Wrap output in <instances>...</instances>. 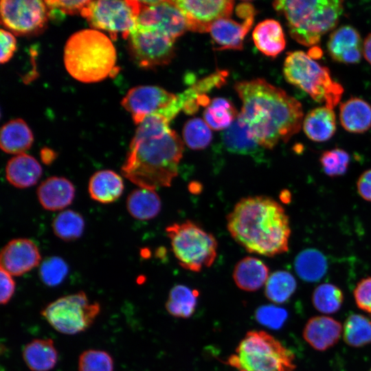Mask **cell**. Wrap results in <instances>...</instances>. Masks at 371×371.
Wrapping results in <instances>:
<instances>
[{"instance_id":"cell-1","label":"cell","mask_w":371,"mask_h":371,"mask_svg":"<svg viewBox=\"0 0 371 371\" xmlns=\"http://www.w3.org/2000/svg\"><path fill=\"white\" fill-rule=\"evenodd\" d=\"M169 123L154 114L146 117L135 131L121 172L140 188L169 187L178 175L184 146Z\"/></svg>"},{"instance_id":"cell-2","label":"cell","mask_w":371,"mask_h":371,"mask_svg":"<svg viewBox=\"0 0 371 371\" xmlns=\"http://www.w3.org/2000/svg\"><path fill=\"white\" fill-rule=\"evenodd\" d=\"M234 89L242 102L238 115L261 148L272 149L300 131L302 104L283 89L262 78L238 82Z\"/></svg>"},{"instance_id":"cell-3","label":"cell","mask_w":371,"mask_h":371,"mask_svg":"<svg viewBox=\"0 0 371 371\" xmlns=\"http://www.w3.org/2000/svg\"><path fill=\"white\" fill-rule=\"evenodd\" d=\"M232 238L249 253L272 257L289 249L291 228L283 207L265 196L240 199L227 216Z\"/></svg>"},{"instance_id":"cell-4","label":"cell","mask_w":371,"mask_h":371,"mask_svg":"<svg viewBox=\"0 0 371 371\" xmlns=\"http://www.w3.org/2000/svg\"><path fill=\"white\" fill-rule=\"evenodd\" d=\"M63 59L67 72L82 82H99L116 71V51L111 39L94 29L73 34L66 42Z\"/></svg>"},{"instance_id":"cell-5","label":"cell","mask_w":371,"mask_h":371,"mask_svg":"<svg viewBox=\"0 0 371 371\" xmlns=\"http://www.w3.org/2000/svg\"><path fill=\"white\" fill-rule=\"evenodd\" d=\"M273 7L286 21L290 36L304 46L318 44L323 35L333 30L344 12L339 0H279Z\"/></svg>"},{"instance_id":"cell-6","label":"cell","mask_w":371,"mask_h":371,"mask_svg":"<svg viewBox=\"0 0 371 371\" xmlns=\"http://www.w3.org/2000/svg\"><path fill=\"white\" fill-rule=\"evenodd\" d=\"M286 80L308 93L315 101L333 109L339 103L342 85L335 81L329 69L302 51L288 53L283 65Z\"/></svg>"},{"instance_id":"cell-7","label":"cell","mask_w":371,"mask_h":371,"mask_svg":"<svg viewBox=\"0 0 371 371\" xmlns=\"http://www.w3.org/2000/svg\"><path fill=\"white\" fill-rule=\"evenodd\" d=\"M227 363L247 371H293V353L265 331L247 332Z\"/></svg>"},{"instance_id":"cell-8","label":"cell","mask_w":371,"mask_h":371,"mask_svg":"<svg viewBox=\"0 0 371 371\" xmlns=\"http://www.w3.org/2000/svg\"><path fill=\"white\" fill-rule=\"evenodd\" d=\"M172 250L180 265L198 272L210 267L217 254V241L212 234L190 221L167 227Z\"/></svg>"},{"instance_id":"cell-9","label":"cell","mask_w":371,"mask_h":371,"mask_svg":"<svg viewBox=\"0 0 371 371\" xmlns=\"http://www.w3.org/2000/svg\"><path fill=\"white\" fill-rule=\"evenodd\" d=\"M100 306L90 302L83 291L58 298L41 312L58 332L75 335L89 328L99 314Z\"/></svg>"},{"instance_id":"cell-10","label":"cell","mask_w":371,"mask_h":371,"mask_svg":"<svg viewBox=\"0 0 371 371\" xmlns=\"http://www.w3.org/2000/svg\"><path fill=\"white\" fill-rule=\"evenodd\" d=\"M141 1H89L80 14L94 30L107 32L112 39L128 38L141 10Z\"/></svg>"},{"instance_id":"cell-11","label":"cell","mask_w":371,"mask_h":371,"mask_svg":"<svg viewBox=\"0 0 371 371\" xmlns=\"http://www.w3.org/2000/svg\"><path fill=\"white\" fill-rule=\"evenodd\" d=\"M128 38L133 58L143 68L168 65L175 56V41L154 29L135 25Z\"/></svg>"},{"instance_id":"cell-12","label":"cell","mask_w":371,"mask_h":371,"mask_svg":"<svg viewBox=\"0 0 371 371\" xmlns=\"http://www.w3.org/2000/svg\"><path fill=\"white\" fill-rule=\"evenodd\" d=\"M1 24L16 35H33L42 31L49 12L45 1H1Z\"/></svg>"},{"instance_id":"cell-13","label":"cell","mask_w":371,"mask_h":371,"mask_svg":"<svg viewBox=\"0 0 371 371\" xmlns=\"http://www.w3.org/2000/svg\"><path fill=\"white\" fill-rule=\"evenodd\" d=\"M136 25L157 30L175 41L189 30L186 16L172 1H141Z\"/></svg>"},{"instance_id":"cell-14","label":"cell","mask_w":371,"mask_h":371,"mask_svg":"<svg viewBox=\"0 0 371 371\" xmlns=\"http://www.w3.org/2000/svg\"><path fill=\"white\" fill-rule=\"evenodd\" d=\"M176 98L177 95L157 86H137L128 90L121 104L139 125L148 116L160 115Z\"/></svg>"},{"instance_id":"cell-15","label":"cell","mask_w":371,"mask_h":371,"mask_svg":"<svg viewBox=\"0 0 371 371\" xmlns=\"http://www.w3.org/2000/svg\"><path fill=\"white\" fill-rule=\"evenodd\" d=\"M186 18L189 30L209 32L211 25L218 19L230 17L234 1L229 0H174Z\"/></svg>"},{"instance_id":"cell-16","label":"cell","mask_w":371,"mask_h":371,"mask_svg":"<svg viewBox=\"0 0 371 371\" xmlns=\"http://www.w3.org/2000/svg\"><path fill=\"white\" fill-rule=\"evenodd\" d=\"M236 14L244 19L242 23L230 17L223 18L215 21L210 28L209 32L220 50L243 49L245 36L253 25L256 10L253 6H247Z\"/></svg>"},{"instance_id":"cell-17","label":"cell","mask_w":371,"mask_h":371,"mask_svg":"<svg viewBox=\"0 0 371 371\" xmlns=\"http://www.w3.org/2000/svg\"><path fill=\"white\" fill-rule=\"evenodd\" d=\"M227 72L218 71L205 77L183 93L177 95L173 103L161 114L170 122L181 110L187 113H194L200 105H207L210 100L205 94L214 87H218L225 82Z\"/></svg>"},{"instance_id":"cell-18","label":"cell","mask_w":371,"mask_h":371,"mask_svg":"<svg viewBox=\"0 0 371 371\" xmlns=\"http://www.w3.org/2000/svg\"><path fill=\"white\" fill-rule=\"evenodd\" d=\"M41 256L37 245L27 238H15L1 249V268L12 276H19L37 267Z\"/></svg>"},{"instance_id":"cell-19","label":"cell","mask_w":371,"mask_h":371,"mask_svg":"<svg viewBox=\"0 0 371 371\" xmlns=\"http://www.w3.org/2000/svg\"><path fill=\"white\" fill-rule=\"evenodd\" d=\"M331 58L340 63L355 64L363 55V42L359 32L352 26L342 25L332 32L327 42Z\"/></svg>"},{"instance_id":"cell-20","label":"cell","mask_w":371,"mask_h":371,"mask_svg":"<svg viewBox=\"0 0 371 371\" xmlns=\"http://www.w3.org/2000/svg\"><path fill=\"white\" fill-rule=\"evenodd\" d=\"M342 331L340 322L327 316L309 319L303 330V337L314 349L324 351L339 341Z\"/></svg>"},{"instance_id":"cell-21","label":"cell","mask_w":371,"mask_h":371,"mask_svg":"<svg viewBox=\"0 0 371 371\" xmlns=\"http://www.w3.org/2000/svg\"><path fill=\"white\" fill-rule=\"evenodd\" d=\"M73 183L63 177L47 178L37 188V196L42 207L49 211L60 210L69 205L75 196Z\"/></svg>"},{"instance_id":"cell-22","label":"cell","mask_w":371,"mask_h":371,"mask_svg":"<svg viewBox=\"0 0 371 371\" xmlns=\"http://www.w3.org/2000/svg\"><path fill=\"white\" fill-rule=\"evenodd\" d=\"M42 168L32 156L22 153L11 158L5 166L8 181L18 188L34 186L42 175Z\"/></svg>"},{"instance_id":"cell-23","label":"cell","mask_w":371,"mask_h":371,"mask_svg":"<svg viewBox=\"0 0 371 371\" xmlns=\"http://www.w3.org/2000/svg\"><path fill=\"white\" fill-rule=\"evenodd\" d=\"M302 128L306 137L313 142L330 139L337 129L333 109L324 106L311 110L303 119Z\"/></svg>"},{"instance_id":"cell-24","label":"cell","mask_w":371,"mask_h":371,"mask_svg":"<svg viewBox=\"0 0 371 371\" xmlns=\"http://www.w3.org/2000/svg\"><path fill=\"white\" fill-rule=\"evenodd\" d=\"M339 121L352 133H363L371 128V106L364 100L352 97L340 104Z\"/></svg>"},{"instance_id":"cell-25","label":"cell","mask_w":371,"mask_h":371,"mask_svg":"<svg viewBox=\"0 0 371 371\" xmlns=\"http://www.w3.org/2000/svg\"><path fill=\"white\" fill-rule=\"evenodd\" d=\"M252 38L257 49L269 57L276 58L286 47L282 27L274 19H266L259 23L253 31Z\"/></svg>"},{"instance_id":"cell-26","label":"cell","mask_w":371,"mask_h":371,"mask_svg":"<svg viewBox=\"0 0 371 371\" xmlns=\"http://www.w3.org/2000/svg\"><path fill=\"white\" fill-rule=\"evenodd\" d=\"M269 268L260 259L245 257L235 265L233 278L238 287L245 291H256L265 284Z\"/></svg>"},{"instance_id":"cell-27","label":"cell","mask_w":371,"mask_h":371,"mask_svg":"<svg viewBox=\"0 0 371 371\" xmlns=\"http://www.w3.org/2000/svg\"><path fill=\"white\" fill-rule=\"evenodd\" d=\"M88 190L93 200L101 203H113L122 194L123 179L113 170H99L91 177Z\"/></svg>"},{"instance_id":"cell-28","label":"cell","mask_w":371,"mask_h":371,"mask_svg":"<svg viewBox=\"0 0 371 371\" xmlns=\"http://www.w3.org/2000/svg\"><path fill=\"white\" fill-rule=\"evenodd\" d=\"M34 136L28 125L22 119L12 120L1 129L0 146L9 154L24 153L32 145Z\"/></svg>"},{"instance_id":"cell-29","label":"cell","mask_w":371,"mask_h":371,"mask_svg":"<svg viewBox=\"0 0 371 371\" xmlns=\"http://www.w3.org/2000/svg\"><path fill=\"white\" fill-rule=\"evenodd\" d=\"M23 359L32 371H49L58 361V352L50 339H36L23 349Z\"/></svg>"},{"instance_id":"cell-30","label":"cell","mask_w":371,"mask_h":371,"mask_svg":"<svg viewBox=\"0 0 371 371\" xmlns=\"http://www.w3.org/2000/svg\"><path fill=\"white\" fill-rule=\"evenodd\" d=\"M222 141L228 151L240 155L254 156L258 154L260 147L251 136L247 125L239 115L223 131Z\"/></svg>"},{"instance_id":"cell-31","label":"cell","mask_w":371,"mask_h":371,"mask_svg":"<svg viewBox=\"0 0 371 371\" xmlns=\"http://www.w3.org/2000/svg\"><path fill=\"white\" fill-rule=\"evenodd\" d=\"M161 202L154 191L145 188L133 190L126 199V208L129 214L140 221L150 220L158 215Z\"/></svg>"},{"instance_id":"cell-32","label":"cell","mask_w":371,"mask_h":371,"mask_svg":"<svg viewBox=\"0 0 371 371\" xmlns=\"http://www.w3.org/2000/svg\"><path fill=\"white\" fill-rule=\"evenodd\" d=\"M294 267L296 273L302 280L315 282L325 276L328 262L322 252L315 249L308 248L297 255Z\"/></svg>"},{"instance_id":"cell-33","label":"cell","mask_w":371,"mask_h":371,"mask_svg":"<svg viewBox=\"0 0 371 371\" xmlns=\"http://www.w3.org/2000/svg\"><path fill=\"white\" fill-rule=\"evenodd\" d=\"M198 296V291L177 284L170 291L166 303V311L174 317L188 318L196 309Z\"/></svg>"},{"instance_id":"cell-34","label":"cell","mask_w":371,"mask_h":371,"mask_svg":"<svg viewBox=\"0 0 371 371\" xmlns=\"http://www.w3.org/2000/svg\"><path fill=\"white\" fill-rule=\"evenodd\" d=\"M238 113L230 101L217 98L210 102L203 113L204 120L211 129L225 130L236 119Z\"/></svg>"},{"instance_id":"cell-35","label":"cell","mask_w":371,"mask_h":371,"mask_svg":"<svg viewBox=\"0 0 371 371\" xmlns=\"http://www.w3.org/2000/svg\"><path fill=\"white\" fill-rule=\"evenodd\" d=\"M297 282L294 276L289 271L278 270L268 278L265 288V295L272 302H286L294 293Z\"/></svg>"},{"instance_id":"cell-36","label":"cell","mask_w":371,"mask_h":371,"mask_svg":"<svg viewBox=\"0 0 371 371\" xmlns=\"http://www.w3.org/2000/svg\"><path fill=\"white\" fill-rule=\"evenodd\" d=\"M343 330L344 340L350 346L359 348L371 343V321L364 315H349Z\"/></svg>"},{"instance_id":"cell-37","label":"cell","mask_w":371,"mask_h":371,"mask_svg":"<svg viewBox=\"0 0 371 371\" xmlns=\"http://www.w3.org/2000/svg\"><path fill=\"white\" fill-rule=\"evenodd\" d=\"M52 225L57 237L65 241H71L81 236L85 228V221L78 212L67 210L54 218Z\"/></svg>"},{"instance_id":"cell-38","label":"cell","mask_w":371,"mask_h":371,"mask_svg":"<svg viewBox=\"0 0 371 371\" xmlns=\"http://www.w3.org/2000/svg\"><path fill=\"white\" fill-rule=\"evenodd\" d=\"M344 302L342 291L336 285L324 283L317 286L312 295L314 307L320 313H335L338 311Z\"/></svg>"},{"instance_id":"cell-39","label":"cell","mask_w":371,"mask_h":371,"mask_svg":"<svg viewBox=\"0 0 371 371\" xmlns=\"http://www.w3.org/2000/svg\"><path fill=\"white\" fill-rule=\"evenodd\" d=\"M183 137L190 148L201 150L210 144L212 133L205 120L196 117L188 120L184 125Z\"/></svg>"},{"instance_id":"cell-40","label":"cell","mask_w":371,"mask_h":371,"mask_svg":"<svg viewBox=\"0 0 371 371\" xmlns=\"http://www.w3.org/2000/svg\"><path fill=\"white\" fill-rule=\"evenodd\" d=\"M319 163L327 176L337 177L346 172L350 164V156L345 150L335 148L324 151L320 155Z\"/></svg>"},{"instance_id":"cell-41","label":"cell","mask_w":371,"mask_h":371,"mask_svg":"<svg viewBox=\"0 0 371 371\" xmlns=\"http://www.w3.org/2000/svg\"><path fill=\"white\" fill-rule=\"evenodd\" d=\"M69 268L66 262L58 256L45 258L39 267V277L49 286L60 284L66 278Z\"/></svg>"},{"instance_id":"cell-42","label":"cell","mask_w":371,"mask_h":371,"mask_svg":"<svg viewBox=\"0 0 371 371\" xmlns=\"http://www.w3.org/2000/svg\"><path fill=\"white\" fill-rule=\"evenodd\" d=\"M78 371H113V360L106 351L87 350L79 357Z\"/></svg>"},{"instance_id":"cell-43","label":"cell","mask_w":371,"mask_h":371,"mask_svg":"<svg viewBox=\"0 0 371 371\" xmlns=\"http://www.w3.org/2000/svg\"><path fill=\"white\" fill-rule=\"evenodd\" d=\"M287 317L288 313L284 308L274 305H263L255 312L257 322L271 329H280Z\"/></svg>"},{"instance_id":"cell-44","label":"cell","mask_w":371,"mask_h":371,"mask_svg":"<svg viewBox=\"0 0 371 371\" xmlns=\"http://www.w3.org/2000/svg\"><path fill=\"white\" fill-rule=\"evenodd\" d=\"M49 12V18H60V15L81 13L89 1L54 0L45 1Z\"/></svg>"},{"instance_id":"cell-45","label":"cell","mask_w":371,"mask_h":371,"mask_svg":"<svg viewBox=\"0 0 371 371\" xmlns=\"http://www.w3.org/2000/svg\"><path fill=\"white\" fill-rule=\"evenodd\" d=\"M353 295L357 306L371 313V277L361 280L355 288Z\"/></svg>"},{"instance_id":"cell-46","label":"cell","mask_w":371,"mask_h":371,"mask_svg":"<svg viewBox=\"0 0 371 371\" xmlns=\"http://www.w3.org/2000/svg\"><path fill=\"white\" fill-rule=\"evenodd\" d=\"M1 63H7L12 57L16 49V41L14 35L8 30H1Z\"/></svg>"},{"instance_id":"cell-47","label":"cell","mask_w":371,"mask_h":371,"mask_svg":"<svg viewBox=\"0 0 371 371\" xmlns=\"http://www.w3.org/2000/svg\"><path fill=\"white\" fill-rule=\"evenodd\" d=\"M0 302L1 304H6L14 293L15 282L12 276L2 268L0 270Z\"/></svg>"},{"instance_id":"cell-48","label":"cell","mask_w":371,"mask_h":371,"mask_svg":"<svg viewBox=\"0 0 371 371\" xmlns=\"http://www.w3.org/2000/svg\"><path fill=\"white\" fill-rule=\"evenodd\" d=\"M357 189L360 196L371 202V169L364 171L358 178Z\"/></svg>"},{"instance_id":"cell-49","label":"cell","mask_w":371,"mask_h":371,"mask_svg":"<svg viewBox=\"0 0 371 371\" xmlns=\"http://www.w3.org/2000/svg\"><path fill=\"white\" fill-rule=\"evenodd\" d=\"M363 55L371 65V33L366 36L363 42Z\"/></svg>"},{"instance_id":"cell-50","label":"cell","mask_w":371,"mask_h":371,"mask_svg":"<svg viewBox=\"0 0 371 371\" xmlns=\"http://www.w3.org/2000/svg\"><path fill=\"white\" fill-rule=\"evenodd\" d=\"M41 157L45 164H50L55 159V153L50 149H43L41 153Z\"/></svg>"},{"instance_id":"cell-51","label":"cell","mask_w":371,"mask_h":371,"mask_svg":"<svg viewBox=\"0 0 371 371\" xmlns=\"http://www.w3.org/2000/svg\"><path fill=\"white\" fill-rule=\"evenodd\" d=\"M240 371H247V370H241Z\"/></svg>"},{"instance_id":"cell-52","label":"cell","mask_w":371,"mask_h":371,"mask_svg":"<svg viewBox=\"0 0 371 371\" xmlns=\"http://www.w3.org/2000/svg\"><path fill=\"white\" fill-rule=\"evenodd\" d=\"M369 371H371V368H370V370H369Z\"/></svg>"}]
</instances>
